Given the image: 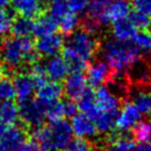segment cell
<instances>
[{
	"label": "cell",
	"mask_w": 151,
	"mask_h": 151,
	"mask_svg": "<svg viewBox=\"0 0 151 151\" xmlns=\"http://www.w3.org/2000/svg\"><path fill=\"white\" fill-rule=\"evenodd\" d=\"M99 49L106 62L116 73H124L128 67L140 57V51L132 43L120 41L117 39H108Z\"/></svg>",
	"instance_id": "1"
},
{
	"label": "cell",
	"mask_w": 151,
	"mask_h": 151,
	"mask_svg": "<svg viewBox=\"0 0 151 151\" xmlns=\"http://www.w3.org/2000/svg\"><path fill=\"white\" fill-rule=\"evenodd\" d=\"M63 47L69 49L87 63L91 62L96 53L99 51V42L96 36L82 28L69 35Z\"/></svg>",
	"instance_id": "2"
},
{
	"label": "cell",
	"mask_w": 151,
	"mask_h": 151,
	"mask_svg": "<svg viewBox=\"0 0 151 151\" xmlns=\"http://www.w3.org/2000/svg\"><path fill=\"white\" fill-rule=\"evenodd\" d=\"M19 121L29 130V132L42 126L46 119V111L49 104L38 98H30L22 101H17Z\"/></svg>",
	"instance_id": "3"
},
{
	"label": "cell",
	"mask_w": 151,
	"mask_h": 151,
	"mask_svg": "<svg viewBox=\"0 0 151 151\" xmlns=\"http://www.w3.org/2000/svg\"><path fill=\"white\" fill-rule=\"evenodd\" d=\"M128 82L137 88H147L151 86V62L139 57L124 71Z\"/></svg>",
	"instance_id": "4"
},
{
	"label": "cell",
	"mask_w": 151,
	"mask_h": 151,
	"mask_svg": "<svg viewBox=\"0 0 151 151\" xmlns=\"http://www.w3.org/2000/svg\"><path fill=\"white\" fill-rule=\"evenodd\" d=\"M48 126L50 142L53 151H62L72 139V129L70 123L65 119L50 121Z\"/></svg>",
	"instance_id": "5"
},
{
	"label": "cell",
	"mask_w": 151,
	"mask_h": 151,
	"mask_svg": "<svg viewBox=\"0 0 151 151\" xmlns=\"http://www.w3.org/2000/svg\"><path fill=\"white\" fill-rule=\"evenodd\" d=\"M65 40L59 33H50L35 40V49L41 58L58 56L62 51Z\"/></svg>",
	"instance_id": "6"
},
{
	"label": "cell",
	"mask_w": 151,
	"mask_h": 151,
	"mask_svg": "<svg viewBox=\"0 0 151 151\" xmlns=\"http://www.w3.org/2000/svg\"><path fill=\"white\" fill-rule=\"evenodd\" d=\"M28 139L29 130L20 121H19V124L14 123L7 127L0 134V142L9 151L16 150Z\"/></svg>",
	"instance_id": "7"
},
{
	"label": "cell",
	"mask_w": 151,
	"mask_h": 151,
	"mask_svg": "<svg viewBox=\"0 0 151 151\" xmlns=\"http://www.w3.org/2000/svg\"><path fill=\"white\" fill-rule=\"evenodd\" d=\"M112 75V70L109 65L104 60H96L87 69L86 80L90 88H99L110 79Z\"/></svg>",
	"instance_id": "8"
},
{
	"label": "cell",
	"mask_w": 151,
	"mask_h": 151,
	"mask_svg": "<svg viewBox=\"0 0 151 151\" xmlns=\"http://www.w3.org/2000/svg\"><path fill=\"white\" fill-rule=\"evenodd\" d=\"M11 80L14 88V92L17 96V101L30 99L33 92L37 90L32 77L29 72L24 71H16L11 76Z\"/></svg>",
	"instance_id": "9"
},
{
	"label": "cell",
	"mask_w": 151,
	"mask_h": 151,
	"mask_svg": "<svg viewBox=\"0 0 151 151\" xmlns=\"http://www.w3.org/2000/svg\"><path fill=\"white\" fill-rule=\"evenodd\" d=\"M141 118V112L137 109V107L132 102H124L121 111H119L117 121H116V129L119 132H126L131 130L134 124Z\"/></svg>",
	"instance_id": "10"
},
{
	"label": "cell",
	"mask_w": 151,
	"mask_h": 151,
	"mask_svg": "<svg viewBox=\"0 0 151 151\" xmlns=\"http://www.w3.org/2000/svg\"><path fill=\"white\" fill-rule=\"evenodd\" d=\"M71 129L73 134L82 139H92L97 136V129L92 119L85 113H76L71 119Z\"/></svg>",
	"instance_id": "11"
},
{
	"label": "cell",
	"mask_w": 151,
	"mask_h": 151,
	"mask_svg": "<svg viewBox=\"0 0 151 151\" xmlns=\"http://www.w3.org/2000/svg\"><path fill=\"white\" fill-rule=\"evenodd\" d=\"M63 93L68 99L77 100L87 88L86 76L82 71H73L65 78V85L62 86Z\"/></svg>",
	"instance_id": "12"
},
{
	"label": "cell",
	"mask_w": 151,
	"mask_h": 151,
	"mask_svg": "<svg viewBox=\"0 0 151 151\" xmlns=\"http://www.w3.org/2000/svg\"><path fill=\"white\" fill-rule=\"evenodd\" d=\"M10 2L16 14L27 18L36 19L46 12V8L40 0H10Z\"/></svg>",
	"instance_id": "13"
},
{
	"label": "cell",
	"mask_w": 151,
	"mask_h": 151,
	"mask_svg": "<svg viewBox=\"0 0 151 151\" xmlns=\"http://www.w3.org/2000/svg\"><path fill=\"white\" fill-rule=\"evenodd\" d=\"M119 109L116 110H108V111H101L94 116L92 119L96 126L97 131L101 134H110L116 129V121L118 117Z\"/></svg>",
	"instance_id": "14"
},
{
	"label": "cell",
	"mask_w": 151,
	"mask_h": 151,
	"mask_svg": "<svg viewBox=\"0 0 151 151\" xmlns=\"http://www.w3.org/2000/svg\"><path fill=\"white\" fill-rule=\"evenodd\" d=\"M45 67H46L47 77L51 81L60 82V81L65 80V78L69 73L68 66L62 57H50L47 60V62H45Z\"/></svg>",
	"instance_id": "15"
},
{
	"label": "cell",
	"mask_w": 151,
	"mask_h": 151,
	"mask_svg": "<svg viewBox=\"0 0 151 151\" xmlns=\"http://www.w3.org/2000/svg\"><path fill=\"white\" fill-rule=\"evenodd\" d=\"M94 100H96V106L101 111L119 109L120 104L122 102L106 86H101L99 88H97V91L94 92Z\"/></svg>",
	"instance_id": "16"
},
{
	"label": "cell",
	"mask_w": 151,
	"mask_h": 151,
	"mask_svg": "<svg viewBox=\"0 0 151 151\" xmlns=\"http://www.w3.org/2000/svg\"><path fill=\"white\" fill-rule=\"evenodd\" d=\"M131 12L130 0H112L106 10V17L108 22L128 18Z\"/></svg>",
	"instance_id": "17"
},
{
	"label": "cell",
	"mask_w": 151,
	"mask_h": 151,
	"mask_svg": "<svg viewBox=\"0 0 151 151\" xmlns=\"http://www.w3.org/2000/svg\"><path fill=\"white\" fill-rule=\"evenodd\" d=\"M62 94H63L62 86L59 82L50 81V82H45L41 87L38 88L36 98L46 102L47 104H50L57 100H60Z\"/></svg>",
	"instance_id": "18"
},
{
	"label": "cell",
	"mask_w": 151,
	"mask_h": 151,
	"mask_svg": "<svg viewBox=\"0 0 151 151\" xmlns=\"http://www.w3.org/2000/svg\"><path fill=\"white\" fill-rule=\"evenodd\" d=\"M112 0H89V5L87 7L85 16L97 21L101 26L108 24L106 17V10Z\"/></svg>",
	"instance_id": "19"
},
{
	"label": "cell",
	"mask_w": 151,
	"mask_h": 151,
	"mask_svg": "<svg viewBox=\"0 0 151 151\" xmlns=\"http://www.w3.org/2000/svg\"><path fill=\"white\" fill-rule=\"evenodd\" d=\"M33 27L35 19L16 14L10 27V33L11 36L17 38H28L33 35Z\"/></svg>",
	"instance_id": "20"
},
{
	"label": "cell",
	"mask_w": 151,
	"mask_h": 151,
	"mask_svg": "<svg viewBox=\"0 0 151 151\" xmlns=\"http://www.w3.org/2000/svg\"><path fill=\"white\" fill-rule=\"evenodd\" d=\"M77 100H78V104H77L78 110L87 114L90 119H93L94 116L100 111L98 107L96 106L93 88H86V90Z\"/></svg>",
	"instance_id": "21"
},
{
	"label": "cell",
	"mask_w": 151,
	"mask_h": 151,
	"mask_svg": "<svg viewBox=\"0 0 151 151\" xmlns=\"http://www.w3.org/2000/svg\"><path fill=\"white\" fill-rule=\"evenodd\" d=\"M57 30H58L57 21L53 18H51L47 12H43L38 18L35 19L33 35L37 38L56 32Z\"/></svg>",
	"instance_id": "22"
},
{
	"label": "cell",
	"mask_w": 151,
	"mask_h": 151,
	"mask_svg": "<svg viewBox=\"0 0 151 151\" xmlns=\"http://www.w3.org/2000/svg\"><path fill=\"white\" fill-rule=\"evenodd\" d=\"M137 29L133 26L130 19L124 18L121 20H117L113 22L111 32L114 39L120 40V41H129L131 40L133 35L136 33Z\"/></svg>",
	"instance_id": "23"
},
{
	"label": "cell",
	"mask_w": 151,
	"mask_h": 151,
	"mask_svg": "<svg viewBox=\"0 0 151 151\" xmlns=\"http://www.w3.org/2000/svg\"><path fill=\"white\" fill-rule=\"evenodd\" d=\"M0 120L7 126L19 122L18 106L14 99L2 100V102H0Z\"/></svg>",
	"instance_id": "24"
},
{
	"label": "cell",
	"mask_w": 151,
	"mask_h": 151,
	"mask_svg": "<svg viewBox=\"0 0 151 151\" xmlns=\"http://www.w3.org/2000/svg\"><path fill=\"white\" fill-rule=\"evenodd\" d=\"M132 97V104L141 113L149 114L151 112V90L145 88H137L134 92H130Z\"/></svg>",
	"instance_id": "25"
},
{
	"label": "cell",
	"mask_w": 151,
	"mask_h": 151,
	"mask_svg": "<svg viewBox=\"0 0 151 151\" xmlns=\"http://www.w3.org/2000/svg\"><path fill=\"white\" fill-rule=\"evenodd\" d=\"M131 130L133 141L139 142V143L151 142V121L139 120Z\"/></svg>",
	"instance_id": "26"
},
{
	"label": "cell",
	"mask_w": 151,
	"mask_h": 151,
	"mask_svg": "<svg viewBox=\"0 0 151 151\" xmlns=\"http://www.w3.org/2000/svg\"><path fill=\"white\" fill-rule=\"evenodd\" d=\"M136 145L133 139L122 134L113 136L112 140L110 141L106 151H134Z\"/></svg>",
	"instance_id": "27"
},
{
	"label": "cell",
	"mask_w": 151,
	"mask_h": 151,
	"mask_svg": "<svg viewBox=\"0 0 151 151\" xmlns=\"http://www.w3.org/2000/svg\"><path fill=\"white\" fill-rule=\"evenodd\" d=\"M80 24V20L78 18L77 14L69 11L68 14H66L62 17L59 21H58V28L60 29L61 33L69 36L71 33L76 31L78 26Z\"/></svg>",
	"instance_id": "28"
},
{
	"label": "cell",
	"mask_w": 151,
	"mask_h": 151,
	"mask_svg": "<svg viewBox=\"0 0 151 151\" xmlns=\"http://www.w3.org/2000/svg\"><path fill=\"white\" fill-rule=\"evenodd\" d=\"M70 11L68 6V0H50L48 6V14L58 21Z\"/></svg>",
	"instance_id": "29"
},
{
	"label": "cell",
	"mask_w": 151,
	"mask_h": 151,
	"mask_svg": "<svg viewBox=\"0 0 151 151\" xmlns=\"http://www.w3.org/2000/svg\"><path fill=\"white\" fill-rule=\"evenodd\" d=\"M132 45L137 48L139 51L151 52V33L146 30L136 31L131 38Z\"/></svg>",
	"instance_id": "30"
},
{
	"label": "cell",
	"mask_w": 151,
	"mask_h": 151,
	"mask_svg": "<svg viewBox=\"0 0 151 151\" xmlns=\"http://www.w3.org/2000/svg\"><path fill=\"white\" fill-rule=\"evenodd\" d=\"M14 17H16V12L12 8L0 9V38L7 36V33L10 31V27Z\"/></svg>",
	"instance_id": "31"
},
{
	"label": "cell",
	"mask_w": 151,
	"mask_h": 151,
	"mask_svg": "<svg viewBox=\"0 0 151 151\" xmlns=\"http://www.w3.org/2000/svg\"><path fill=\"white\" fill-rule=\"evenodd\" d=\"M16 97L12 80L10 77L2 76L0 78V100H12Z\"/></svg>",
	"instance_id": "32"
},
{
	"label": "cell",
	"mask_w": 151,
	"mask_h": 151,
	"mask_svg": "<svg viewBox=\"0 0 151 151\" xmlns=\"http://www.w3.org/2000/svg\"><path fill=\"white\" fill-rule=\"evenodd\" d=\"M46 118L49 121H57V120L65 118L63 102L60 100H57L49 104L47 107V111H46Z\"/></svg>",
	"instance_id": "33"
},
{
	"label": "cell",
	"mask_w": 151,
	"mask_h": 151,
	"mask_svg": "<svg viewBox=\"0 0 151 151\" xmlns=\"http://www.w3.org/2000/svg\"><path fill=\"white\" fill-rule=\"evenodd\" d=\"M129 19L136 27V29H140V30H147L151 22V18L141 12H138V11L130 12Z\"/></svg>",
	"instance_id": "34"
},
{
	"label": "cell",
	"mask_w": 151,
	"mask_h": 151,
	"mask_svg": "<svg viewBox=\"0 0 151 151\" xmlns=\"http://www.w3.org/2000/svg\"><path fill=\"white\" fill-rule=\"evenodd\" d=\"M92 145L87 139L77 138L75 140L71 139V141L66 146L62 151H91Z\"/></svg>",
	"instance_id": "35"
},
{
	"label": "cell",
	"mask_w": 151,
	"mask_h": 151,
	"mask_svg": "<svg viewBox=\"0 0 151 151\" xmlns=\"http://www.w3.org/2000/svg\"><path fill=\"white\" fill-rule=\"evenodd\" d=\"M130 4L134 11L141 12L151 18V0H131Z\"/></svg>",
	"instance_id": "36"
},
{
	"label": "cell",
	"mask_w": 151,
	"mask_h": 151,
	"mask_svg": "<svg viewBox=\"0 0 151 151\" xmlns=\"http://www.w3.org/2000/svg\"><path fill=\"white\" fill-rule=\"evenodd\" d=\"M89 5V0H68V6L70 11L75 14L83 12Z\"/></svg>",
	"instance_id": "37"
},
{
	"label": "cell",
	"mask_w": 151,
	"mask_h": 151,
	"mask_svg": "<svg viewBox=\"0 0 151 151\" xmlns=\"http://www.w3.org/2000/svg\"><path fill=\"white\" fill-rule=\"evenodd\" d=\"M62 102H63V109H65V117L72 118L78 111L77 104L73 102V100L71 99H67L65 101H62Z\"/></svg>",
	"instance_id": "38"
},
{
	"label": "cell",
	"mask_w": 151,
	"mask_h": 151,
	"mask_svg": "<svg viewBox=\"0 0 151 151\" xmlns=\"http://www.w3.org/2000/svg\"><path fill=\"white\" fill-rule=\"evenodd\" d=\"M14 151H40V149H39V147H38L37 143L30 139L29 141L24 142L21 146L18 147V148Z\"/></svg>",
	"instance_id": "39"
},
{
	"label": "cell",
	"mask_w": 151,
	"mask_h": 151,
	"mask_svg": "<svg viewBox=\"0 0 151 151\" xmlns=\"http://www.w3.org/2000/svg\"><path fill=\"white\" fill-rule=\"evenodd\" d=\"M134 151H151V142H149V143H140L139 146H136Z\"/></svg>",
	"instance_id": "40"
},
{
	"label": "cell",
	"mask_w": 151,
	"mask_h": 151,
	"mask_svg": "<svg viewBox=\"0 0 151 151\" xmlns=\"http://www.w3.org/2000/svg\"><path fill=\"white\" fill-rule=\"evenodd\" d=\"M9 4H10V0H0V9L8 7Z\"/></svg>",
	"instance_id": "41"
},
{
	"label": "cell",
	"mask_w": 151,
	"mask_h": 151,
	"mask_svg": "<svg viewBox=\"0 0 151 151\" xmlns=\"http://www.w3.org/2000/svg\"><path fill=\"white\" fill-rule=\"evenodd\" d=\"M6 128H7V124H5V123L0 120V134L4 132V130H5Z\"/></svg>",
	"instance_id": "42"
},
{
	"label": "cell",
	"mask_w": 151,
	"mask_h": 151,
	"mask_svg": "<svg viewBox=\"0 0 151 151\" xmlns=\"http://www.w3.org/2000/svg\"><path fill=\"white\" fill-rule=\"evenodd\" d=\"M0 151H9V150H8V149H7V148L4 146L1 142H0Z\"/></svg>",
	"instance_id": "43"
},
{
	"label": "cell",
	"mask_w": 151,
	"mask_h": 151,
	"mask_svg": "<svg viewBox=\"0 0 151 151\" xmlns=\"http://www.w3.org/2000/svg\"><path fill=\"white\" fill-rule=\"evenodd\" d=\"M40 1H41V2H42L43 5H45V4H48V2L50 1V0H40Z\"/></svg>",
	"instance_id": "44"
},
{
	"label": "cell",
	"mask_w": 151,
	"mask_h": 151,
	"mask_svg": "<svg viewBox=\"0 0 151 151\" xmlns=\"http://www.w3.org/2000/svg\"><path fill=\"white\" fill-rule=\"evenodd\" d=\"M148 29H149V32L151 33V22H150V24H149V27H148Z\"/></svg>",
	"instance_id": "45"
},
{
	"label": "cell",
	"mask_w": 151,
	"mask_h": 151,
	"mask_svg": "<svg viewBox=\"0 0 151 151\" xmlns=\"http://www.w3.org/2000/svg\"><path fill=\"white\" fill-rule=\"evenodd\" d=\"M149 114H150V118H151V112H150V113H149Z\"/></svg>",
	"instance_id": "46"
}]
</instances>
